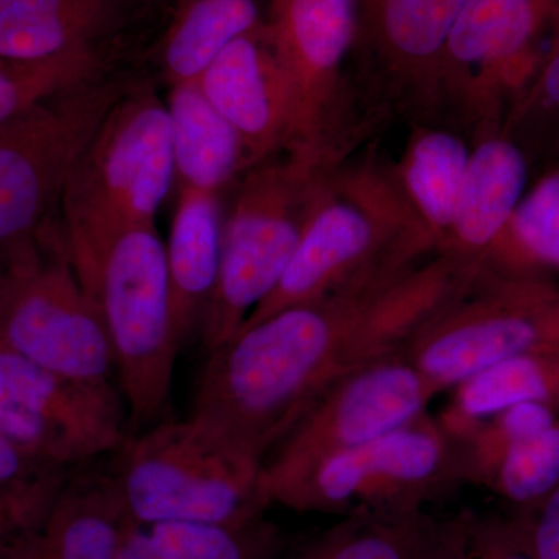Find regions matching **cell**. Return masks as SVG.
Instances as JSON below:
<instances>
[{"instance_id":"obj_5","label":"cell","mask_w":559,"mask_h":559,"mask_svg":"<svg viewBox=\"0 0 559 559\" xmlns=\"http://www.w3.org/2000/svg\"><path fill=\"white\" fill-rule=\"evenodd\" d=\"M175 182L167 102L148 86H132L109 110L66 183L60 216L70 261L120 231L156 224Z\"/></svg>"},{"instance_id":"obj_6","label":"cell","mask_w":559,"mask_h":559,"mask_svg":"<svg viewBox=\"0 0 559 559\" xmlns=\"http://www.w3.org/2000/svg\"><path fill=\"white\" fill-rule=\"evenodd\" d=\"M134 84L106 72L50 95L0 128V255L35 259L60 226L70 173L109 110Z\"/></svg>"},{"instance_id":"obj_12","label":"cell","mask_w":559,"mask_h":559,"mask_svg":"<svg viewBox=\"0 0 559 559\" xmlns=\"http://www.w3.org/2000/svg\"><path fill=\"white\" fill-rule=\"evenodd\" d=\"M0 344L44 369L83 381L116 371L98 305L73 270L62 230L0 293Z\"/></svg>"},{"instance_id":"obj_36","label":"cell","mask_w":559,"mask_h":559,"mask_svg":"<svg viewBox=\"0 0 559 559\" xmlns=\"http://www.w3.org/2000/svg\"><path fill=\"white\" fill-rule=\"evenodd\" d=\"M555 352H557V353H558V356H559V344H558V347H557V348H555Z\"/></svg>"},{"instance_id":"obj_27","label":"cell","mask_w":559,"mask_h":559,"mask_svg":"<svg viewBox=\"0 0 559 559\" xmlns=\"http://www.w3.org/2000/svg\"><path fill=\"white\" fill-rule=\"evenodd\" d=\"M108 72L102 47L66 51L36 61L0 60V128L32 106Z\"/></svg>"},{"instance_id":"obj_2","label":"cell","mask_w":559,"mask_h":559,"mask_svg":"<svg viewBox=\"0 0 559 559\" xmlns=\"http://www.w3.org/2000/svg\"><path fill=\"white\" fill-rule=\"evenodd\" d=\"M341 164L326 173L318 204L277 286L241 329L342 290L384 288L439 252L392 173L373 164Z\"/></svg>"},{"instance_id":"obj_20","label":"cell","mask_w":559,"mask_h":559,"mask_svg":"<svg viewBox=\"0 0 559 559\" xmlns=\"http://www.w3.org/2000/svg\"><path fill=\"white\" fill-rule=\"evenodd\" d=\"M128 11L117 0H0V60H46L102 47Z\"/></svg>"},{"instance_id":"obj_19","label":"cell","mask_w":559,"mask_h":559,"mask_svg":"<svg viewBox=\"0 0 559 559\" xmlns=\"http://www.w3.org/2000/svg\"><path fill=\"white\" fill-rule=\"evenodd\" d=\"M223 223L218 193L180 190L165 245L173 326L180 347L201 334L218 282Z\"/></svg>"},{"instance_id":"obj_1","label":"cell","mask_w":559,"mask_h":559,"mask_svg":"<svg viewBox=\"0 0 559 559\" xmlns=\"http://www.w3.org/2000/svg\"><path fill=\"white\" fill-rule=\"evenodd\" d=\"M380 290H342L245 326L207 353L191 415L263 465L331 385L364 366L360 325Z\"/></svg>"},{"instance_id":"obj_14","label":"cell","mask_w":559,"mask_h":559,"mask_svg":"<svg viewBox=\"0 0 559 559\" xmlns=\"http://www.w3.org/2000/svg\"><path fill=\"white\" fill-rule=\"evenodd\" d=\"M433 396L436 392L403 353L348 371L264 459L261 491L267 506L277 489L322 460L421 417Z\"/></svg>"},{"instance_id":"obj_11","label":"cell","mask_w":559,"mask_h":559,"mask_svg":"<svg viewBox=\"0 0 559 559\" xmlns=\"http://www.w3.org/2000/svg\"><path fill=\"white\" fill-rule=\"evenodd\" d=\"M130 428L112 382L62 377L0 344V430L36 465H86L119 451Z\"/></svg>"},{"instance_id":"obj_15","label":"cell","mask_w":559,"mask_h":559,"mask_svg":"<svg viewBox=\"0 0 559 559\" xmlns=\"http://www.w3.org/2000/svg\"><path fill=\"white\" fill-rule=\"evenodd\" d=\"M466 2L359 0L353 66L381 108L439 120L441 62Z\"/></svg>"},{"instance_id":"obj_26","label":"cell","mask_w":559,"mask_h":559,"mask_svg":"<svg viewBox=\"0 0 559 559\" xmlns=\"http://www.w3.org/2000/svg\"><path fill=\"white\" fill-rule=\"evenodd\" d=\"M485 263L513 274H559V165L525 191Z\"/></svg>"},{"instance_id":"obj_17","label":"cell","mask_w":559,"mask_h":559,"mask_svg":"<svg viewBox=\"0 0 559 559\" xmlns=\"http://www.w3.org/2000/svg\"><path fill=\"white\" fill-rule=\"evenodd\" d=\"M528 157L503 128L476 135L450 238L440 252L485 263L527 191Z\"/></svg>"},{"instance_id":"obj_21","label":"cell","mask_w":559,"mask_h":559,"mask_svg":"<svg viewBox=\"0 0 559 559\" xmlns=\"http://www.w3.org/2000/svg\"><path fill=\"white\" fill-rule=\"evenodd\" d=\"M471 150L473 140L468 142L454 123L418 120L399 168L392 173L401 194L439 252L450 238Z\"/></svg>"},{"instance_id":"obj_32","label":"cell","mask_w":559,"mask_h":559,"mask_svg":"<svg viewBox=\"0 0 559 559\" xmlns=\"http://www.w3.org/2000/svg\"><path fill=\"white\" fill-rule=\"evenodd\" d=\"M474 535L479 559H535L525 546L520 530L481 525Z\"/></svg>"},{"instance_id":"obj_7","label":"cell","mask_w":559,"mask_h":559,"mask_svg":"<svg viewBox=\"0 0 559 559\" xmlns=\"http://www.w3.org/2000/svg\"><path fill=\"white\" fill-rule=\"evenodd\" d=\"M330 170L283 153L237 180L224 213L218 282L200 334L205 352L230 341L277 286Z\"/></svg>"},{"instance_id":"obj_24","label":"cell","mask_w":559,"mask_h":559,"mask_svg":"<svg viewBox=\"0 0 559 559\" xmlns=\"http://www.w3.org/2000/svg\"><path fill=\"white\" fill-rule=\"evenodd\" d=\"M267 0H176L157 47V60L170 86L197 80L231 40L255 31Z\"/></svg>"},{"instance_id":"obj_34","label":"cell","mask_w":559,"mask_h":559,"mask_svg":"<svg viewBox=\"0 0 559 559\" xmlns=\"http://www.w3.org/2000/svg\"><path fill=\"white\" fill-rule=\"evenodd\" d=\"M532 2L551 20L559 13V0H532Z\"/></svg>"},{"instance_id":"obj_33","label":"cell","mask_w":559,"mask_h":559,"mask_svg":"<svg viewBox=\"0 0 559 559\" xmlns=\"http://www.w3.org/2000/svg\"><path fill=\"white\" fill-rule=\"evenodd\" d=\"M61 469L36 465L0 430V487L24 484Z\"/></svg>"},{"instance_id":"obj_30","label":"cell","mask_w":559,"mask_h":559,"mask_svg":"<svg viewBox=\"0 0 559 559\" xmlns=\"http://www.w3.org/2000/svg\"><path fill=\"white\" fill-rule=\"evenodd\" d=\"M549 49L544 51L535 76L514 103L503 130L514 132L538 120L559 123V13L551 21Z\"/></svg>"},{"instance_id":"obj_3","label":"cell","mask_w":559,"mask_h":559,"mask_svg":"<svg viewBox=\"0 0 559 559\" xmlns=\"http://www.w3.org/2000/svg\"><path fill=\"white\" fill-rule=\"evenodd\" d=\"M116 452L108 474L138 524L241 525L270 507L263 465L193 415L156 423Z\"/></svg>"},{"instance_id":"obj_16","label":"cell","mask_w":559,"mask_h":559,"mask_svg":"<svg viewBox=\"0 0 559 559\" xmlns=\"http://www.w3.org/2000/svg\"><path fill=\"white\" fill-rule=\"evenodd\" d=\"M194 81L240 135L249 170L285 153L289 86L263 24L227 44Z\"/></svg>"},{"instance_id":"obj_18","label":"cell","mask_w":559,"mask_h":559,"mask_svg":"<svg viewBox=\"0 0 559 559\" xmlns=\"http://www.w3.org/2000/svg\"><path fill=\"white\" fill-rule=\"evenodd\" d=\"M130 522L108 473L68 480L7 559H116Z\"/></svg>"},{"instance_id":"obj_10","label":"cell","mask_w":559,"mask_h":559,"mask_svg":"<svg viewBox=\"0 0 559 559\" xmlns=\"http://www.w3.org/2000/svg\"><path fill=\"white\" fill-rule=\"evenodd\" d=\"M460 481H473L468 443L425 414L362 447L322 460L277 489L271 503L322 511L407 507Z\"/></svg>"},{"instance_id":"obj_35","label":"cell","mask_w":559,"mask_h":559,"mask_svg":"<svg viewBox=\"0 0 559 559\" xmlns=\"http://www.w3.org/2000/svg\"><path fill=\"white\" fill-rule=\"evenodd\" d=\"M117 2H120L121 5L127 7V9H134V7L140 5V3H150L153 2V0H117Z\"/></svg>"},{"instance_id":"obj_4","label":"cell","mask_w":559,"mask_h":559,"mask_svg":"<svg viewBox=\"0 0 559 559\" xmlns=\"http://www.w3.org/2000/svg\"><path fill=\"white\" fill-rule=\"evenodd\" d=\"M72 266L102 312L131 428L156 425L170 404L182 348L156 224L120 231Z\"/></svg>"},{"instance_id":"obj_23","label":"cell","mask_w":559,"mask_h":559,"mask_svg":"<svg viewBox=\"0 0 559 559\" xmlns=\"http://www.w3.org/2000/svg\"><path fill=\"white\" fill-rule=\"evenodd\" d=\"M439 418L452 436L466 441L500 412L522 403H546L559 411V356L532 352L498 364L460 382Z\"/></svg>"},{"instance_id":"obj_13","label":"cell","mask_w":559,"mask_h":559,"mask_svg":"<svg viewBox=\"0 0 559 559\" xmlns=\"http://www.w3.org/2000/svg\"><path fill=\"white\" fill-rule=\"evenodd\" d=\"M551 17L532 0H468L441 62L440 109L471 134L500 130L535 76Z\"/></svg>"},{"instance_id":"obj_31","label":"cell","mask_w":559,"mask_h":559,"mask_svg":"<svg viewBox=\"0 0 559 559\" xmlns=\"http://www.w3.org/2000/svg\"><path fill=\"white\" fill-rule=\"evenodd\" d=\"M528 511V525L520 533L530 554L535 559H559V485Z\"/></svg>"},{"instance_id":"obj_22","label":"cell","mask_w":559,"mask_h":559,"mask_svg":"<svg viewBox=\"0 0 559 559\" xmlns=\"http://www.w3.org/2000/svg\"><path fill=\"white\" fill-rule=\"evenodd\" d=\"M167 108L179 190L221 194L249 170L240 135L213 108L197 81L170 86Z\"/></svg>"},{"instance_id":"obj_25","label":"cell","mask_w":559,"mask_h":559,"mask_svg":"<svg viewBox=\"0 0 559 559\" xmlns=\"http://www.w3.org/2000/svg\"><path fill=\"white\" fill-rule=\"evenodd\" d=\"M283 538L260 518L241 525L130 522L116 559H282Z\"/></svg>"},{"instance_id":"obj_8","label":"cell","mask_w":559,"mask_h":559,"mask_svg":"<svg viewBox=\"0 0 559 559\" xmlns=\"http://www.w3.org/2000/svg\"><path fill=\"white\" fill-rule=\"evenodd\" d=\"M359 0H267L263 28L285 72V153L323 168L344 159L356 127L353 66Z\"/></svg>"},{"instance_id":"obj_28","label":"cell","mask_w":559,"mask_h":559,"mask_svg":"<svg viewBox=\"0 0 559 559\" xmlns=\"http://www.w3.org/2000/svg\"><path fill=\"white\" fill-rule=\"evenodd\" d=\"M481 484L527 510L538 506L559 485V418L500 452Z\"/></svg>"},{"instance_id":"obj_29","label":"cell","mask_w":559,"mask_h":559,"mask_svg":"<svg viewBox=\"0 0 559 559\" xmlns=\"http://www.w3.org/2000/svg\"><path fill=\"white\" fill-rule=\"evenodd\" d=\"M418 532L412 521H358L334 530L296 559H411Z\"/></svg>"},{"instance_id":"obj_9","label":"cell","mask_w":559,"mask_h":559,"mask_svg":"<svg viewBox=\"0 0 559 559\" xmlns=\"http://www.w3.org/2000/svg\"><path fill=\"white\" fill-rule=\"evenodd\" d=\"M559 344V286L484 263L403 353L440 393L500 360Z\"/></svg>"}]
</instances>
